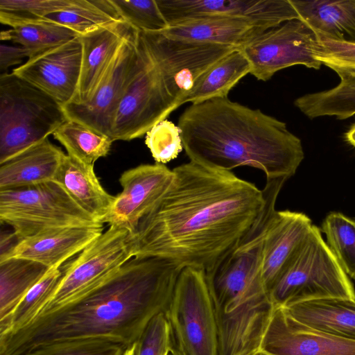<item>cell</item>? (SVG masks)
Instances as JSON below:
<instances>
[{
  "label": "cell",
  "instance_id": "obj_1",
  "mask_svg": "<svg viewBox=\"0 0 355 355\" xmlns=\"http://www.w3.org/2000/svg\"><path fill=\"white\" fill-rule=\"evenodd\" d=\"M132 234L135 257L207 270L245 234L265 205L263 190L232 171L189 162Z\"/></svg>",
  "mask_w": 355,
  "mask_h": 355
},
{
  "label": "cell",
  "instance_id": "obj_2",
  "mask_svg": "<svg viewBox=\"0 0 355 355\" xmlns=\"http://www.w3.org/2000/svg\"><path fill=\"white\" fill-rule=\"evenodd\" d=\"M182 267L155 257H134L86 292L0 336V355H24L53 343L107 338L126 349L152 319L165 313Z\"/></svg>",
  "mask_w": 355,
  "mask_h": 355
},
{
  "label": "cell",
  "instance_id": "obj_3",
  "mask_svg": "<svg viewBox=\"0 0 355 355\" xmlns=\"http://www.w3.org/2000/svg\"><path fill=\"white\" fill-rule=\"evenodd\" d=\"M178 126L190 161L211 169L250 166L266 180L288 179L304 157L301 140L284 122L227 96L191 104Z\"/></svg>",
  "mask_w": 355,
  "mask_h": 355
},
{
  "label": "cell",
  "instance_id": "obj_4",
  "mask_svg": "<svg viewBox=\"0 0 355 355\" xmlns=\"http://www.w3.org/2000/svg\"><path fill=\"white\" fill-rule=\"evenodd\" d=\"M68 120L51 96L15 75L0 76V164L47 139Z\"/></svg>",
  "mask_w": 355,
  "mask_h": 355
},
{
  "label": "cell",
  "instance_id": "obj_5",
  "mask_svg": "<svg viewBox=\"0 0 355 355\" xmlns=\"http://www.w3.org/2000/svg\"><path fill=\"white\" fill-rule=\"evenodd\" d=\"M171 355H218V332L205 270L182 268L164 313Z\"/></svg>",
  "mask_w": 355,
  "mask_h": 355
},
{
  "label": "cell",
  "instance_id": "obj_6",
  "mask_svg": "<svg viewBox=\"0 0 355 355\" xmlns=\"http://www.w3.org/2000/svg\"><path fill=\"white\" fill-rule=\"evenodd\" d=\"M270 295L275 307L328 297L355 300L352 283L315 225Z\"/></svg>",
  "mask_w": 355,
  "mask_h": 355
},
{
  "label": "cell",
  "instance_id": "obj_7",
  "mask_svg": "<svg viewBox=\"0 0 355 355\" xmlns=\"http://www.w3.org/2000/svg\"><path fill=\"white\" fill-rule=\"evenodd\" d=\"M0 221L12 229L17 242L55 229L101 224L55 181L0 189Z\"/></svg>",
  "mask_w": 355,
  "mask_h": 355
},
{
  "label": "cell",
  "instance_id": "obj_8",
  "mask_svg": "<svg viewBox=\"0 0 355 355\" xmlns=\"http://www.w3.org/2000/svg\"><path fill=\"white\" fill-rule=\"evenodd\" d=\"M175 109V101L139 31L134 75L116 114L110 137L113 141L141 137Z\"/></svg>",
  "mask_w": 355,
  "mask_h": 355
},
{
  "label": "cell",
  "instance_id": "obj_9",
  "mask_svg": "<svg viewBox=\"0 0 355 355\" xmlns=\"http://www.w3.org/2000/svg\"><path fill=\"white\" fill-rule=\"evenodd\" d=\"M134 257L132 234L125 229L109 226L74 259L62 266L58 286L35 318L89 290Z\"/></svg>",
  "mask_w": 355,
  "mask_h": 355
},
{
  "label": "cell",
  "instance_id": "obj_10",
  "mask_svg": "<svg viewBox=\"0 0 355 355\" xmlns=\"http://www.w3.org/2000/svg\"><path fill=\"white\" fill-rule=\"evenodd\" d=\"M177 108L209 68L238 49L232 46L175 39L162 32L140 31Z\"/></svg>",
  "mask_w": 355,
  "mask_h": 355
},
{
  "label": "cell",
  "instance_id": "obj_11",
  "mask_svg": "<svg viewBox=\"0 0 355 355\" xmlns=\"http://www.w3.org/2000/svg\"><path fill=\"white\" fill-rule=\"evenodd\" d=\"M318 37L304 21L293 19L270 28L239 48L251 66L250 74L266 81L278 71L302 64L318 69Z\"/></svg>",
  "mask_w": 355,
  "mask_h": 355
},
{
  "label": "cell",
  "instance_id": "obj_12",
  "mask_svg": "<svg viewBox=\"0 0 355 355\" xmlns=\"http://www.w3.org/2000/svg\"><path fill=\"white\" fill-rule=\"evenodd\" d=\"M138 36L136 31L123 43L88 101L62 106L68 119L110 137L116 114L134 75Z\"/></svg>",
  "mask_w": 355,
  "mask_h": 355
},
{
  "label": "cell",
  "instance_id": "obj_13",
  "mask_svg": "<svg viewBox=\"0 0 355 355\" xmlns=\"http://www.w3.org/2000/svg\"><path fill=\"white\" fill-rule=\"evenodd\" d=\"M171 26L193 19L225 17L244 18L268 29L282 23L299 19L289 0H156Z\"/></svg>",
  "mask_w": 355,
  "mask_h": 355
},
{
  "label": "cell",
  "instance_id": "obj_14",
  "mask_svg": "<svg viewBox=\"0 0 355 355\" xmlns=\"http://www.w3.org/2000/svg\"><path fill=\"white\" fill-rule=\"evenodd\" d=\"M175 175L165 164H141L124 171L119 178L122 191L115 196L102 223L135 230L139 220L161 200Z\"/></svg>",
  "mask_w": 355,
  "mask_h": 355
},
{
  "label": "cell",
  "instance_id": "obj_15",
  "mask_svg": "<svg viewBox=\"0 0 355 355\" xmlns=\"http://www.w3.org/2000/svg\"><path fill=\"white\" fill-rule=\"evenodd\" d=\"M82 43L79 36L42 51L12 73L46 93L62 106L76 97L82 67Z\"/></svg>",
  "mask_w": 355,
  "mask_h": 355
},
{
  "label": "cell",
  "instance_id": "obj_16",
  "mask_svg": "<svg viewBox=\"0 0 355 355\" xmlns=\"http://www.w3.org/2000/svg\"><path fill=\"white\" fill-rule=\"evenodd\" d=\"M265 355H355V340L304 324L275 307L262 341Z\"/></svg>",
  "mask_w": 355,
  "mask_h": 355
},
{
  "label": "cell",
  "instance_id": "obj_17",
  "mask_svg": "<svg viewBox=\"0 0 355 355\" xmlns=\"http://www.w3.org/2000/svg\"><path fill=\"white\" fill-rule=\"evenodd\" d=\"M313 225L304 214L276 211L268 227L263 244L261 272L269 293L291 266Z\"/></svg>",
  "mask_w": 355,
  "mask_h": 355
},
{
  "label": "cell",
  "instance_id": "obj_18",
  "mask_svg": "<svg viewBox=\"0 0 355 355\" xmlns=\"http://www.w3.org/2000/svg\"><path fill=\"white\" fill-rule=\"evenodd\" d=\"M103 224L49 230L17 243L6 257L32 260L49 269L60 268L103 232Z\"/></svg>",
  "mask_w": 355,
  "mask_h": 355
},
{
  "label": "cell",
  "instance_id": "obj_19",
  "mask_svg": "<svg viewBox=\"0 0 355 355\" xmlns=\"http://www.w3.org/2000/svg\"><path fill=\"white\" fill-rule=\"evenodd\" d=\"M137 30L124 21H117L85 35L78 87L71 103L88 101L123 43Z\"/></svg>",
  "mask_w": 355,
  "mask_h": 355
},
{
  "label": "cell",
  "instance_id": "obj_20",
  "mask_svg": "<svg viewBox=\"0 0 355 355\" xmlns=\"http://www.w3.org/2000/svg\"><path fill=\"white\" fill-rule=\"evenodd\" d=\"M269 30L250 19L210 17L184 21L160 31L175 39L241 48Z\"/></svg>",
  "mask_w": 355,
  "mask_h": 355
},
{
  "label": "cell",
  "instance_id": "obj_21",
  "mask_svg": "<svg viewBox=\"0 0 355 355\" xmlns=\"http://www.w3.org/2000/svg\"><path fill=\"white\" fill-rule=\"evenodd\" d=\"M64 152L48 138L0 164V189L53 181Z\"/></svg>",
  "mask_w": 355,
  "mask_h": 355
},
{
  "label": "cell",
  "instance_id": "obj_22",
  "mask_svg": "<svg viewBox=\"0 0 355 355\" xmlns=\"http://www.w3.org/2000/svg\"><path fill=\"white\" fill-rule=\"evenodd\" d=\"M53 181L97 223L103 224L115 196L103 188L94 172V165L65 155Z\"/></svg>",
  "mask_w": 355,
  "mask_h": 355
},
{
  "label": "cell",
  "instance_id": "obj_23",
  "mask_svg": "<svg viewBox=\"0 0 355 355\" xmlns=\"http://www.w3.org/2000/svg\"><path fill=\"white\" fill-rule=\"evenodd\" d=\"M280 307L304 324L335 336L355 340V300L321 298Z\"/></svg>",
  "mask_w": 355,
  "mask_h": 355
},
{
  "label": "cell",
  "instance_id": "obj_24",
  "mask_svg": "<svg viewBox=\"0 0 355 355\" xmlns=\"http://www.w3.org/2000/svg\"><path fill=\"white\" fill-rule=\"evenodd\" d=\"M319 38L355 42V0H289Z\"/></svg>",
  "mask_w": 355,
  "mask_h": 355
},
{
  "label": "cell",
  "instance_id": "obj_25",
  "mask_svg": "<svg viewBox=\"0 0 355 355\" xmlns=\"http://www.w3.org/2000/svg\"><path fill=\"white\" fill-rule=\"evenodd\" d=\"M250 71V62L239 49H236L197 80L181 101L180 105L186 103H198L213 98L227 97L229 92Z\"/></svg>",
  "mask_w": 355,
  "mask_h": 355
},
{
  "label": "cell",
  "instance_id": "obj_26",
  "mask_svg": "<svg viewBox=\"0 0 355 355\" xmlns=\"http://www.w3.org/2000/svg\"><path fill=\"white\" fill-rule=\"evenodd\" d=\"M49 268L38 262L10 258L0 262V320L8 316Z\"/></svg>",
  "mask_w": 355,
  "mask_h": 355
},
{
  "label": "cell",
  "instance_id": "obj_27",
  "mask_svg": "<svg viewBox=\"0 0 355 355\" xmlns=\"http://www.w3.org/2000/svg\"><path fill=\"white\" fill-rule=\"evenodd\" d=\"M340 83L328 90L297 98L295 105L306 116L314 119L334 116L345 119L355 114V74L339 75Z\"/></svg>",
  "mask_w": 355,
  "mask_h": 355
},
{
  "label": "cell",
  "instance_id": "obj_28",
  "mask_svg": "<svg viewBox=\"0 0 355 355\" xmlns=\"http://www.w3.org/2000/svg\"><path fill=\"white\" fill-rule=\"evenodd\" d=\"M46 17L73 31L78 36L123 21L111 0H72L67 8Z\"/></svg>",
  "mask_w": 355,
  "mask_h": 355
},
{
  "label": "cell",
  "instance_id": "obj_29",
  "mask_svg": "<svg viewBox=\"0 0 355 355\" xmlns=\"http://www.w3.org/2000/svg\"><path fill=\"white\" fill-rule=\"evenodd\" d=\"M67 150V155L87 164L109 153L112 139L78 121L68 119L53 134Z\"/></svg>",
  "mask_w": 355,
  "mask_h": 355
},
{
  "label": "cell",
  "instance_id": "obj_30",
  "mask_svg": "<svg viewBox=\"0 0 355 355\" xmlns=\"http://www.w3.org/2000/svg\"><path fill=\"white\" fill-rule=\"evenodd\" d=\"M62 275V266L49 269L20 300L13 311L0 320V336L16 331L31 322L53 293Z\"/></svg>",
  "mask_w": 355,
  "mask_h": 355
},
{
  "label": "cell",
  "instance_id": "obj_31",
  "mask_svg": "<svg viewBox=\"0 0 355 355\" xmlns=\"http://www.w3.org/2000/svg\"><path fill=\"white\" fill-rule=\"evenodd\" d=\"M78 36L73 31L47 21L3 31L0 39L19 44L28 49L34 56Z\"/></svg>",
  "mask_w": 355,
  "mask_h": 355
},
{
  "label": "cell",
  "instance_id": "obj_32",
  "mask_svg": "<svg viewBox=\"0 0 355 355\" xmlns=\"http://www.w3.org/2000/svg\"><path fill=\"white\" fill-rule=\"evenodd\" d=\"M321 231L345 273L355 279V220L332 212L324 218Z\"/></svg>",
  "mask_w": 355,
  "mask_h": 355
},
{
  "label": "cell",
  "instance_id": "obj_33",
  "mask_svg": "<svg viewBox=\"0 0 355 355\" xmlns=\"http://www.w3.org/2000/svg\"><path fill=\"white\" fill-rule=\"evenodd\" d=\"M72 0H0V21L12 28L49 21L46 16L71 5Z\"/></svg>",
  "mask_w": 355,
  "mask_h": 355
},
{
  "label": "cell",
  "instance_id": "obj_34",
  "mask_svg": "<svg viewBox=\"0 0 355 355\" xmlns=\"http://www.w3.org/2000/svg\"><path fill=\"white\" fill-rule=\"evenodd\" d=\"M123 20L139 31L160 32L169 25L156 0H111Z\"/></svg>",
  "mask_w": 355,
  "mask_h": 355
},
{
  "label": "cell",
  "instance_id": "obj_35",
  "mask_svg": "<svg viewBox=\"0 0 355 355\" xmlns=\"http://www.w3.org/2000/svg\"><path fill=\"white\" fill-rule=\"evenodd\" d=\"M125 349L109 339L91 338L42 346L24 355H124Z\"/></svg>",
  "mask_w": 355,
  "mask_h": 355
},
{
  "label": "cell",
  "instance_id": "obj_36",
  "mask_svg": "<svg viewBox=\"0 0 355 355\" xmlns=\"http://www.w3.org/2000/svg\"><path fill=\"white\" fill-rule=\"evenodd\" d=\"M145 142L156 163L162 164L176 158L183 149L180 128L166 119L147 132Z\"/></svg>",
  "mask_w": 355,
  "mask_h": 355
},
{
  "label": "cell",
  "instance_id": "obj_37",
  "mask_svg": "<svg viewBox=\"0 0 355 355\" xmlns=\"http://www.w3.org/2000/svg\"><path fill=\"white\" fill-rule=\"evenodd\" d=\"M316 58L338 76L355 74V42L319 38Z\"/></svg>",
  "mask_w": 355,
  "mask_h": 355
},
{
  "label": "cell",
  "instance_id": "obj_38",
  "mask_svg": "<svg viewBox=\"0 0 355 355\" xmlns=\"http://www.w3.org/2000/svg\"><path fill=\"white\" fill-rule=\"evenodd\" d=\"M169 328L164 313L154 317L136 343L135 355H166L169 352Z\"/></svg>",
  "mask_w": 355,
  "mask_h": 355
},
{
  "label": "cell",
  "instance_id": "obj_39",
  "mask_svg": "<svg viewBox=\"0 0 355 355\" xmlns=\"http://www.w3.org/2000/svg\"><path fill=\"white\" fill-rule=\"evenodd\" d=\"M33 56L32 53L26 48L20 46H0V71L3 73L10 67L18 64L24 58Z\"/></svg>",
  "mask_w": 355,
  "mask_h": 355
},
{
  "label": "cell",
  "instance_id": "obj_40",
  "mask_svg": "<svg viewBox=\"0 0 355 355\" xmlns=\"http://www.w3.org/2000/svg\"><path fill=\"white\" fill-rule=\"evenodd\" d=\"M345 137L347 141L355 147V124L347 132Z\"/></svg>",
  "mask_w": 355,
  "mask_h": 355
},
{
  "label": "cell",
  "instance_id": "obj_41",
  "mask_svg": "<svg viewBox=\"0 0 355 355\" xmlns=\"http://www.w3.org/2000/svg\"><path fill=\"white\" fill-rule=\"evenodd\" d=\"M136 349V344H134L130 348L125 349L124 355H135Z\"/></svg>",
  "mask_w": 355,
  "mask_h": 355
},
{
  "label": "cell",
  "instance_id": "obj_42",
  "mask_svg": "<svg viewBox=\"0 0 355 355\" xmlns=\"http://www.w3.org/2000/svg\"><path fill=\"white\" fill-rule=\"evenodd\" d=\"M259 355H265V354H259Z\"/></svg>",
  "mask_w": 355,
  "mask_h": 355
},
{
  "label": "cell",
  "instance_id": "obj_43",
  "mask_svg": "<svg viewBox=\"0 0 355 355\" xmlns=\"http://www.w3.org/2000/svg\"><path fill=\"white\" fill-rule=\"evenodd\" d=\"M167 355H171V354H169V352L167 354Z\"/></svg>",
  "mask_w": 355,
  "mask_h": 355
},
{
  "label": "cell",
  "instance_id": "obj_44",
  "mask_svg": "<svg viewBox=\"0 0 355 355\" xmlns=\"http://www.w3.org/2000/svg\"><path fill=\"white\" fill-rule=\"evenodd\" d=\"M167 355V354H166Z\"/></svg>",
  "mask_w": 355,
  "mask_h": 355
}]
</instances>
